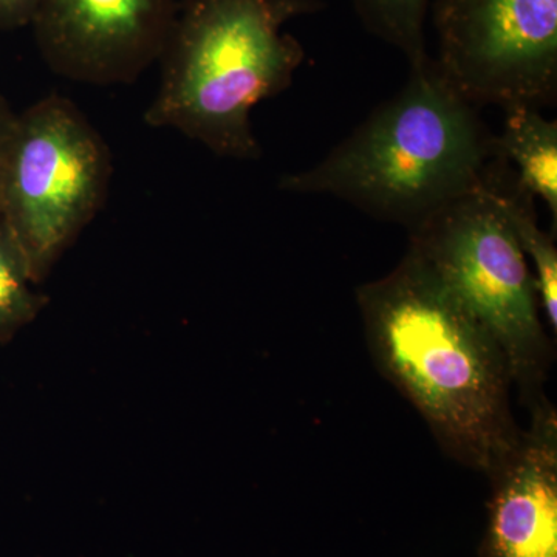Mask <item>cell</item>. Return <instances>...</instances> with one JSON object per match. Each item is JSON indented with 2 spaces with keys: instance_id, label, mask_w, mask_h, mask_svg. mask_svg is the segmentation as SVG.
<instances>
[{
  "instance_id": "cell-1",
  "label": "cell",
  "mask_w": 557,
  "mask_h": 557,
  "mask_svg": "<svg viewBox=\"0 0 557 557\" xmlns=\"http://www.w3.org/2000/svg\"><path fill=\"white\" fill-rule=\"evenodd\" d=\"M355 298L370 358L438 448L487 475L518 442L504 351L412 249Z\"/></svg>"
},
{
  "instance_id": "cell-2",
  "label": "cell",
  "mask_w": 557,
  "mask_h": 557,
  "mask_svg": "<svg viewBox=\"0 0 557 557\" xmlns=\"http://www.w3.org/2000/svg\"><path fill=\"white\" fill-rule=\"evenodd\" d=\"M497 159L496 135L480 109L431 57L324 159L282 175L277 188L346 201L409 233L482 186Z\"/></svg>"
},
{
  "instance_id": "cell-3",
  "label": "cell",
  "mask_w": 557,
  "mask_h": 557,
  "mask_svg": "<svg viewBox=\"0 0 557 557\" xmlns=\"http://www.w3.org/2000/svg\"><path fill=\"white\" fill-rule=\"evenodd\" d=\"M321 0H180L146 124L178 131L223 159L262 157L251 112L288 89L306 50L284 32Z\"/></svg>"
},
{
  "instance_id": "cell-4",
  "label": "cell",
  "mask_w": 557,
  "mask_h": 557,
  "mask_svg": "<svg viewBox=\"0 0 557 557\" xmlns=\"http://www.w3.org/2000/svg\"><path fill=\"white\" fill-rule=\"evenodd\" d=\"M408 236V248L504 351L520 403L528 409L547 397L555 339L530 262L486 178Z\"/></svg>"
},
{
  "instance_id": "cell-5",
  "label": "cell",
  "mask_w": 557,
  "mask_h": 557,
  "mask_svg": "<svg viewBox=\"0 0 557 557\" xmlns=\"http://www.w3.org/2000/svg\"><path fill=\"white\" fill-rule=\"evenodd\" d=\"M112 156L83 110L51 94L16 113L2 166L0 219L40 284L108 199Z\"/></svg>"
},
{
  "instance_id": "cell-6",
  "label": "cell",
  "mask_w": 557,
  "mask_h": 557,
  "mask_svg": "<svg viewBox=\"0 0 557 557\" xmlns=\"http://www.w3.org/2000/svg\"><path fill=\"white\" fill-rule=\"evenodd\" d=\"M435 64L475 108L557 98V0H435Z\"/></svg>"
},
{
  "instance_id": "cell-7",
  "label": "cell",
  "mask_w": 557,
  "mask_h": 557,
  "mask_svg": "<svg viewBox=\"0 0 557 557\" xmlns=\"http://www.w3.org/2000/svg\"><path fill=\"white\" fill-rule=\"evenodd\" d=\"M178 7L180 0H39L32 27L54 75L120 86L160 60Z\"/></svg>"
},
{
  "instance_id": "cell-8",
  "label": "cell",
  "mask_w": 557,
  "mask_h": 557,
  "mask_svg": "<svg viewBox=\"0 0 557 557\" xmlns=\"http://www.w3.org/2000/svg\"><path fill=\"white\" fill-rule=\"evenodd\" d=\"M486 479L490 498L479 557H557V410L547 397Z\"/></svg>"
},
{
  "instance_id": "cell-9",
  "label": "cell",
  "mask_w": 557,
  "mask_h": 557,
  "mask_svg": "<svg viewBox=\"0 0 557 557\" xmlns=\"http://www.w3.org/2000/svg\"><path fill=\"white\" fill-rule=\"evenodd\" d=\"M504 126L496 135L498 156L515 164L516 182L547 205L557 233V123L541 109L515 106L504 110Z\"/></svg>"
},
{
  "instance_id": "cell-10",
  "label": "cell",
  "mask_w": 557,
  "mask_h": 557,
  "mask_svg": "<svg viewBox=\"0 0 557 557\" xmlns=\"http://www.w3.org/2000/svg\"><path fill=\"white\" fill-rule=\"evenodd\" d=\"M500 207L515 231L520 248L536 281L542 314L553 339L557 336V247L556 236L539 226L534 197L516 182L515 171L498 157L486 175Z\"/></svg>"
},
{
  "instance_id": "cell-11",
  "label": "cell",
  "mask_w": 557,
  "mask_h": 557,
  "mask_svg": "<svg viewBox=\"0 0 557 557\" xmlns=\"http://www.w3.org/2000/svg\"><path fill=\"white\" fill-rule=\"evenodd\" d=\"M364 27L397 49L410 69L431 58L426 46V20L432 0H351Z\"/></svg>"
},
{
  "instance_id": "cell-12",
  "label": "cell",
  "mask_w": 557,
  "mask_h": 557,
  "mask_svg": "<svg viewBox=\"0 0 557 557\" xmlns=\"http://www.w3.org/2000/svg\"><path fill=\"white\" fill-rule=\"evenodd\" d=\"M36 287L20 244L0 219V343L13 338L47 306Z\"/></svg>"
},
{
  "instance_id": "cell-13",
  "label": "cell",
  "mask_w": 557,
  "mask_h": 557,
  "mask_svg": "<svg viewBox=\"0 0 557 557\" xmlns=\"http://www.w3.org/2000/svg\"><path fill=\"white\" fill-rule=\"evenodd\" d=\"M39 0H0V32L32 25Z\"/></svg>"
},
{
  "instance_id": "cell-14",
  "label": "cell",
  "mask_w": 557,
  "mask_h": 557,
  "mask_svg": "<svg viewBox=\"0 0 557 557\" xmlns=\"http://www.w3.org/2000/svg\"><path fill=\"white\" fill-rule=\"evenodd\" d=\"M14 120H16V112H13L9 102L0 94V166H2L3 153H5Z\"/></svg>"
}]
</instances>
